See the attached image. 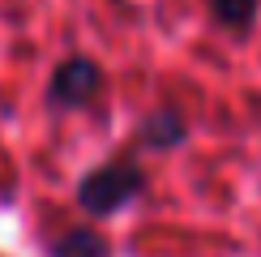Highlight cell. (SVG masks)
Masks as SVG:
<instances>
[{"instance_id":"6da1fadb","label":"cell","mask_w":261,"mask_h":257,"mask_svg":"<svg viewBox=\"0 0 261 257\" xmlns=\"http://www.w3.org/2000/svg\"><path fill=\"white\" fill-rule=\"evenodd\" d=\"M137 193H141V171L128 163V159H116V163L90 171V176L82 180L77 201L86 210L103 214V210H120L128 197H137Z\"/></svg>"},{"instance_id":"7a4b0ae2","label":"cell","mask_w":261,"mask_h":257,"mask_svg":"<svg viewBox=\"0 0 261 257\" xmlns=\"http://www.w3.org/2000/svg\"><path fill=\"white\" fill-rule=\"evenodd\" d=\"M99 94V69L94 60H69L51 78V103L56 107H82Z\"/></svg>"},{"instance_id":"3957f363","label":"cell","mask_w":261,"mask_h":257,"mask_svg":"<svg viewBox=\"0 0 261 257\" xmlns=\"http://www.w3.org/2000/svg\"><path fill=\"white\" fill-rule=\"evenodd\" d=\"M180 133H184V124H180L176 112H159V116H150V120L141 124V142L154 146V150H163L167 142H176Z\"/></svg>"},{"instance_id":"277c9868","label":"cell","mask_w":261,"mask_h":257,"mask_svg":"<svg viewBox=\"0 0 261 257\" xmlns=\"http://www.w3.org/2000/svg\"><path fill=\"white\" fill-rule=\"evenodd\" d=\"M210 9H214V17H219L223 26H231V30L253 26V17H257V0H210Z\"/></svg>"},{"instance_id":"5b68a950","label":"cell","mask_w":261,"mask_h":257,"mask_svg":"<svg viewBox=\"0 0 261 257\" xmlns=\"http://www.w3.org/2000/svg\"><path fill=\"white\" fill-rule=\"evenodd\" d=\"M51 257H103V240L94 232H69Z\"/></svg>"}]
</instances>
